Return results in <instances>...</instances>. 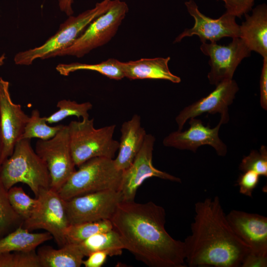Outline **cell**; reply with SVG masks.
I'll return each instance as SVG.
<instances>
[{
	"label": "cell",
	"instance_id": "1",
	"mask_svg": "<svg viewBox=\"0 0 267 267\" xmlns=\"http://www.w3.org/2000/svg\"><path fill=\"white\" fill-rule=\"evenodd\" d=\"M164 208L150 201L122 202L111 219L124 249L150 267H185L183 241L166 231Z\"/></svg>",
	"mask_w": 267,
	"mask_h": 267
},
{
	"label": "cell",
	"instance_id": "2",
	"mask_svg": "<svg viewBox=\"0 0 267 267\" xmlns=\"http://www.w3.org/2000/svg\"><path fill=\"white\" fill-rule=\"evenodd\" d=\"M191 234L183 241L189 267H239L250 247L230 226L218 196L197 202Z\"/></svg>",
	"mask_w": 267,
	"mask_h": 267
},
{
	"label": "cell",
	"instance_id": "3",
	"mask_svg": "<svg viewBox=\"0 0 267 267\" xmlns=\"http://www.w3.org/2000/svg\"><path fill=\"white\" fill-rule=\"evenodd\" d=\"M0 181L7 190L17 183H25L36 197L41 191L50 188L47 168L33 149L31 139L17 142L12 154L1 165Z\"/></svg>",
	"mask_w": 267,
	"mask_h": 267
},
{
	"label": "cell",
	"instance_id": "4",
	"mask_svg": "<svg viewBox=\"0 0 267 267\" xmlns=\"http://www.w3.org/2000/svg\"><path fill=\"white\" fill-rule=\"evenodd\" d=\"M113 0H103L95 6L76 16H70L62 23L58 31L44 44L17 53L14 61L19 65H30L37 59H46L61 50L71 46L96 18L106 12Z\"/></svg>",
	"mask_w": 267,
	"mask_h": 267
},
{
	"label": "cell",
	"instance_id": "5",
	"mask_svg": "<svg viewBox=\"0 0 267 267\" xmlns=\"http://www.w3.org/2000/svg\"><path fill=\"white\" fill-rule=\"evenodd\" d=\"M71 154L74 163L80 166L95 157L113 159L119 142L113 138L116 125L95 129L94 119L72 121L67 126Z\"/></svg>",
	"mask_w": 267,
	"mask_h": 267
},
{
	"label": "cell",
	"instance_id": "6",
	"mask_svg": "<svg viewBox=\"0 0 267 267\" xmlns=\"http://www.w3.org/2000/svg\"><path fill=\"white\" fill-rule=\"evenodd\" d=\"M122 174L123 171L116 167L113 159L93 158L79 166L57 192L68 200L99 191L119 190Z\"/></svg>",
	"mask_w": 267,
	"mask_h": 267
},
{
	"label": "cell",
	"instance_id": "7",
	"mask_svg": "<svg viewBox=\"0 0 267 267\" xmlns=\"http://www.w3.org/2000/svg\"><path fill=\"white\" fill-rule=\"evenodd\" d=\"M128 11L125 1L113 0L108 10L94 20L71 46L52 54L50 58L65 55L81 58L106 44L116 35Z\"/></svg>",
	"mask_w": 267,
	"mask_h": 267
},
{
	"label": "cell",
	"instance_id": "8",
	"mask_svg": "<svg viewBox=\"0 0 267 267\" xmlns=\"http://www.w3.org/2000/svg\"><path fill=\"white\" fill-rule=\"evenodd\" d=\"M39 204L31 216L23 221L22 226L29 231L43 229L49 232L57 244L66 243L64 233L69 225L65 200L51 188L41 191L37 197Z\"/></svg>",
	"mask_w": 267,
	"mask_h": 267
},
{
	"label": "cell",
	"instance_id": "9",
	"mask_svg": "<svg viewBox=\"0 0 267 267\" xmlns=\"http://www.w3.org/2000/svg\"><path fill=\"white\" fill-rule=\"evenodd\" d=\"M35 151L46 165L50 178V188L58 191L76 171L67 126L64 125L50 139L38 140Z\"/></svg>",
	"mask_w": 267,
	"mask_h": 267
},
{
	"label": "cell",
	"instance_id": "10",
	"mask_svg": "<svg viewBox=\"0 0 267 267\" xmlns=\"http://www.w3.org/2000/svg\"><path fill=\"white\" fill-rule=\"evenodd\" d=\"M123 201L119 190L99 191L65 200L69 225L110 220Z\"/></svg>",
	"mask_w": 267,
	"mask_h": 267
},
{
	"label": "cell",
	"instance_id": "11",
	"mask_svg": "<svg viewBox=\"0 0 267 267\" xmlns=\"http://www.w3.org/2000/svg\"><path fill=\"white\" fill-rule=\"evenodd\" d=\"M155 138L146 134L142 146L132 164L123 171L119 190L123 202L134 201L139 187L146 179L156 177L172 181L181 182V179L154 167L152 164L153 151Z\"/></svg>",
	"mask_w": 267,
	"mask_h": 267
},
{
	"label": "cell",
	"instance_id": "12",
	"mask_svg": "<svg viewBox=\"0 0 267 267\" xmlns=\"http://www.w3.org/2000/svg\"><path fill=\"white\" fill-rule=\"evenodd\" d=\"M200 50L209 57L210 71L208 79L210 84L215 86L223 81L233 79L238 65L249 56L251 52L239 37L233 38L227 45L202 43Z\"/></svg>",
	"mask_w": 267,
	"mask_h": 267
},
{
	"label": "cell",
	"instance_id": "13",
	"mask_svg": "<svg viewBox=\"0 0 267 267\" xmlns=\"http://www.w3.org/2000/svg\"><path fill=\"white\" fill-rule=\"evenodd\" d=\"M185 5L188 13L194 19V24L191 28L185 29L176 38L175 43L193 35L198 36L201 43L208 41L217 43L224 37L232 39L239 37V25L236 23L234 16L225 12L219 18L213 19L202 13L193 0L185 2Z\"/></svg>",
	"mask_w": 267,
	"mask_h": 267
},
{
	"label": "cell",
	"instance_id": "14",
	"mask_svg": "<svg viewBox=\"0 0 267 267\" xmlns=\"http://www.w3.org/2000/svg\"><path fill=\"white\" fill-rule=\"evenodd\" d=\"M29 118L21 106L12 101L9 82L0 77V125L2 138L0 165L12 154Z\"/></svg>",
	"mask_w": 267,
	"mask_h": 267
},
{
	"label": "cell",
	"instance_id": "15",
	"mask_svg": "<svg viewBox=\"0 0 267 267\" xmlns=\"http://www.w3.org/2000/svg\"><path fill=\"white\" fill-rule=\"evenodd\" d=\"M189 120V128L183 132L177 131L170 134L163 140L164 146L196 152L199 147L209 145L215 149L218 155L226 154L227 146L219 136L221 126L226 123L223 118H221L214 128L205 126L200 119L191 118Z\"/></svg>",
	"mask_w": 267,
	"mask_h": 267
},
{
	"label": "cell",
	"instance_id": "16",
	"mask_svg": "<svg viewBox=\"0 0 267 267\" xmlns=\"http://www.w3.org/2000/svg\"><path fill=\"white\" fill-rule=\"evenodd\" d=\"M239 90L233 79L223 81L216 86L215 89L206 96L183 109L176 118L178 131H181L185 122L204 113L215 114L219 113L225 123L229 119L228 112L230 105Z\"/></svg>",
	"mask_w": 267,
	"mask_h": 267
},
{
	"label": "cell",
	"instance_id": "17",
	"mask_svg": "<svg viewBox=\"0 0 267 267\" xmlns=\"http://www.w3.org/2000/svg\"><path fill=\"white\" fill-rule=\"evenodd\" d=\"M226 217L235 234L250 247V252L267 254L266 217L236 210Z\"/></svg>",
	"mask_w": 267,
	"mask_h": 267
},
{
	"label": "cell",
	"instance_id": "18",
	"mask_svg": "<svg viewBox=\"0 0 267 267\" xmlns=\"http://www.w3.org/2000/svg\"><path fill=\"white\" fill-rule=\"evenodd\" d=\"M120 131L119 152L114 162L116 167L123 171L133 162L142 146L146 133L141 126V118L137 114L124 122Z\"/></svg>",
	"mask_w": 267,
	"mask_h": 267
},
{
	"label": "cell",
	"instance_id": "19",
	"mask_svg": "<svg viewBox=\"0 0 267 267\" xmlns=\"http://www.w3.org/2000/svg\"><path fill=\"white\" fill-rule=\"evenodd\" d=\"M239 26V38L249 50L267 57V6L265 3L256 7L251 15Z\"/></svg>",
	"mask_w": 267,
	"mask_h": 267
},
{
	"label": "cell",
	"instance_id": "20",
	"mask_svg": "<svg viewBox=\"0 0 267 267\" xmlns=\"http://www.w3.org/2000/svg\"><path fill=\"white\" fill-rule=\"evenodd\" d=\"M170 59V57L141 58L121 62V67L125 77L130 80L160 79L179 83L180 77L172 73L169 68Z\"/></svg>",
	"mask_w": 267,
	"mask_h": 267
},
{
	"label": "cell",
	"instance_id": "21",
	"mask_svg": "<svg viewBox=\"0 0 267 267\" xmlns=\"http://www.w3.org/2000/svg\"><path fill=\"white\" fill-rule=\"evenodd\" d=\"M41 267H80L85 257L77 244L67 243L60 249L50 246L39 248Z\"/></svg>",
	"mask_w": 267,
	"mask_h": 267
},
{
	"label": "cell",
	"instance_id": "22",
	"mask_svg": "<svg viewBox=\"0 0 267 267\" xmlns=\"http://www.w3.org/2000/svg\"><path fill=\"white\" fill-rule=\"evenodd\" d=\"M53 237L48 232L32 233L20 225L0 238V253L35 250Z\"/></svg>",
	"mask_w": 267,
	"mask_h": 267
},
{
	"label": "cell",
	"instance_id": "23",
	"mask_svg": "<svg viewBox=\"0 0 267 267\" xmlns=\"http://www.w3.org/2000/svg\"><path fill=\"white\" fill-rule=\"evenodd\" d=\"M77 245L85 257L96 251H104L111 257L120 255L124 249L120 235L114 229L94 234Z\"/></svg>",
	"mask_w": 267,
	"mask_h": 267
},
{
	"label": "cell",
	"instance_id": "24",
	"mask_svg": "<svg viewBox=\"0 0 267 267\" xmlns=\"http://www.w3.org/2000/svg\"><path fill=\"white\" fill-rule=\"evenodd\" d=\"M56 70L60 75L65 76L78 70H90L96 71L111 79L120 80L125 78L121 61L114 58L92 64L78 62L61 63L57 65Z\"/></svg>",
	"mask_w": 267,
	"mask_h": 267
},
{
	"label": "cell",
	"instance_id": "25",
	"mask_svg": "<svg viewBox=\"0 0 267 267\" xmlns=\"http://www.w3.org/2000/svg\"><path fill=\"white\" fill-rule=\"evenodd\" d=\"M112 229L110 220L69 225L65 231L64 237L66 243L78 244L94 234Z\"/></svg>",
	"mask_w": 267,
	"mask_h": 267
},
{
	"label": "cell",
	"instance_id": "26",
	"mask_svg": "<svg viewBox=\"0 0 267 267\" xmlns=\"http://www.w3.org/2000/svg\"><path fill=\"white\" fill-rule=\"evenodd\" d=\"M64 126H49L46 122L45 117H41L39 111L35 109L32 111L20 139L37 138L47 140L54 137Z\"/></svg>",
	"mask_w": 267,
	"mask_h": 267
},
{
	"label": "cell",
	"instance_id": "27",
	"mask_svg": "<svg viewBox=\"0 0 267 267\" xmlns=\"http://www.w3.org/2000/svg\"><path fill=\"white\" fill-rule=\"evenodd\" d=\"M59 109L48 117H45L48 124L58 123L70 116H75L79 119L89 118L88 111L92 108L90 102L79 103L75 101L62 99L59 101L56 105Z\"/></svg>",
	"mask_w": 267,
	"mask_h": 267
},
{
	"label": "cell",
	"instance_id": "28",
	"mask_svg": "<svg viewBox=\"0 0 267 267\" xmlns=\"http://www.w3.org/2000/svg\"><path fill=\"white\" fill-rule=\"evenodd\" d=\"M7 196L12 207L23 221L31 216L39 204L38 198L29 196L21 187L12 186L7 190Z\"/></svg>",
	"mask_w": 267,
	"mask_h": 267
},
{
	"label": "cell",
	"instance_id": "29",
	"mask_svg": "<svg viewBox=\"0 0 267 267\" xmlns=\"http://www.w3.org/2000/svg\"><path fill=\"white\" fill-rule=\"evenodd\" d=\"M23 222L12 207L8 198L7 190L0 181V238L16 225H22Z\"/></svg>",
	"mask_w": 267,
	"mask_h": 267
},
{
	"label": "cell",
	"instance_id": "30",
	"mask_svg": "<svg viewBox=\"0 0 267 267\" xmlns=\"http://www.w3.org/2000/svg\"><path fill=\"white\" fill-rule=\"evenodd\" d=\"M0 267H41L35 250L0 253Z\"/></svg>",
	"mask_w": 267,
	"mask_h": 267
},
{
	"label": "cell",
	"instance_id": "31",
	"mask_svg": "<svg viewBox=\"0 0 267 267\" xmlns=\"http://www.w3.org/2000/svg\"><path fill=\"white\" fill-rule=\"evenodd\" d=\"M239 169L243 172L253 171L260 176L267 177V149L262 145L260 150H252L242 160Z\"/></svg>",
	"mask_w": 267,
	"mask_h": 267
},
{
	"label": "cell",
	"instance_id": "32",
	"mask_svg": "<svg viewBox=\"0 0 267 267\" xmlns=\"http://www.w3.org/2000/svg\"><path fill=\"white\" fill-rule=\"evenodd\" d=\"M243 173L237 180L239 192L252 197L253 192L258 184L260 176L253 171H247Z\"/></svg>",
	"mask_w": 267,
	"mask_h": 267
},
{
	"label": "cell",
	"instance_id": "33",
	"mask_svg": "<svg viewBox=\"0 0 267 267\" xmlns=\"http://www.w3.org/2000/svg\"><path fill=\"white\" fill-rule=\"evenodd\" d=\"M224 2L226 12L240 17L250 11L255 0H221Z\"/></svg>",
	"mask_w": 267,
	"mask_h": 267
},
{
	"label": "cell",
	"instance_id": "34",
	"mask_svg": "<svg viewBox=\"0 0 267 267\" xmlns=\"http://www.w3.org/2000/svg\"><path fill=\"white\" fill-rule=\"evenodd\" d=\"M267 254L249 252L243 261L241 267H267Z\"/></svg>",
	"mask_w": 267,
	"mask_h": 267
},
{
	"label": "cell",
	"instance_id": "35",
	"mask_svg": "<svg viewBox=\"0 0 267 267\" xmlns=\"http://www.w3.org/2000/svg\"><path fill=\"white\" fill-rule=\"evenodd\" d=\"M260 104L263 109L267 110V57L263 58V67L260 81Z\"/></svg>",
	"mask_w": 267,
	"mask_h": 267
},
{
	"label": "cell",
	"instance_id": "36",
	"mask_svg": "<svg viewBox=\"0 0 267 267\" xmlns=\"http://www.w3.org/2000/svg\"><path fill=\"white\" fill-rule=\"evenodd\" d=\"M108 256L104 251H96L91 253L88 259L83 260V265L86 267H101L105 263Z\"/></svg>",
	"mask_w": 267,
	"mask_h": 267
},
{
	"label": "cell",
	"instance_id": "37",
	"mask_svg": "<svg viewBox=\"0 0 267 267\" xmlns=\"http://www.w3.org/2000/svg\"><path fill=\"white\" fill-rule=\"evenodd\" d=\"M73 0H59V5L60 10L68 16H71L73 13L72 4Z\"/></svg>",
	"mask_w": 267,
	"mask_h": 267
},
{
	"label": "cell",
	"instance_id": "38",
	"mask_svg": "<svg viewBox=\"0 0 267 267\" xmlns=\"http://www.w3.org/2000/svg\"><path fill=\"white\" fill-rule=\"evenodd\" d=\"M2 134H1V128H0V160L2 153Z\"/></svg>",
	"mask_w": 267,
	"mask_h": 267
},
{
	"label": "cell",
	"instance_id": "39",
	"mask_svg": "<svg viewBox=\"0 0 267 267\" xmlns=\"http://www.w3.org/2000/svg\"><path fill=\"white\" fill-rule=\"evenodd\" d=\"M5 58L6 57H5V55L4 53L2 54L0 56V67L1 66L4 64V61Z\"/></svg>",
	"mask_w": 267,
	"mask_h": 267
}]
</instances>
